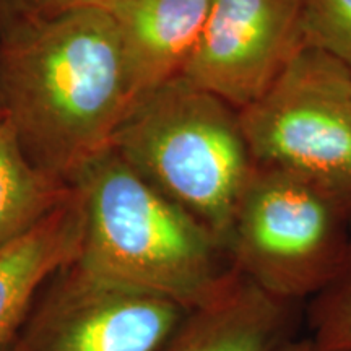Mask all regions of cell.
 I'll list each match as a JSON object with an SVG mask.
<instances>
[{"mask_svg": "<svg viewBox=\"0 0 351 351\" xmlns=\"http://www.w3.org/2000/svg\"><path fill=\"white\" fill-rule=\"evenodd\" d=\"M108 0H33L34 15H52L70 8L85 7V5H103Z\"/></svg>", "mask_w": 351, "mask_h": 351, "instance_id": "5bb4252c", "label": "cell"}, {"mask_svg": "<svg viewBox=\"0 0 351 351\" xmlns=\"http://www.w3.org/2000/svg\"><path fill=\"white\" fill-rule=\"evenodd\" d=\"M239 117L256 165L314 184L351 218V72L343 64L306 44Z\"/></svg>", "mask_w": 351, "mask_h": 351, "instance_id": "5b68a950", "label": "cell"}, {"mask_svg": "<svg viewBox=\"0 0 351 351\" xmlns=\"http://www.w3.org/2000/svg\"><path fill=\"white\" fill-rule=\"evenodd\" d=\"M0 98L29 161L70 184L134 104L111 13L85 5L16 25L0 51Z\"/></svg>", "mask_w": 351, "mask_h": 351, "instance_id": "6da1fadb", "label": "cell"}, {"mask_svg": "<svg viewBox=\"0 0 351 351\" xmlns=\"http://www.w3.org/2000/svg\"><path fill=\"white\" fill-rule=\"evenodd\" d=\"M282 351H315L313 341H311L309 337L307 339H295L289 343H287L282 348Z\"/></svg>", "mask_w": 351, "mask_h": 351, "instance_id": "9a60e30c", "label": "cell"}, {"mask_svg": "<svg viewBox=\"0 0 351 351\" xmlns=\"http://www.w3.org/2000/svg\"><path fill=\"white\" fill-rule=\"evenodd\" d=\"M25 0H0V7L7 8V10H15L20 5H23Z\"/></svg>", "mask_w": 351, "mask_h": 351, "instance_id": "2e32d148", "label": "cell"}, {"mask_svg": "<svg viewBox=\"0 0 351 351\" xmlns=\"http://www.w3.org/2000/svg\"><path fill=\"white\" fill-rule=\"evenodd\" d=\"M298 322V302L269 295L232 269L219 295L189 311L161 351H282Z\"/></svg>", "mask_w": 351, "mask_h": 351, "instance_id": "9c48e42d", "label": "cell"}, {"mask_svg": "<svg viewBox=\"0 0 351 351\" xmlns=\"http://www.w3.org/2000/svg\"><path fill=\"white\" fill-rule=\"evenodd\" d=\"M8 350H10V346H7V348H2L0 351H8Z\"/></svg>", "mask_w": 351, "mask_h": 351, "instance_id": "ac0fdd59", "label": "cell"}, {"mask_svg": "<svg viewBox=\"0 0 351 351\" xmlns=\"http://www.w3.org/2000/svg\"><path fill=\"white\" fill-rule=\"evenodd\" d=\"M82 195L85 274L194 311L219 295L232 267L225 249L111 147L70 181Z\"/></svg>", "mask_w": 351, "mask_h": 351, "instance_id": "7a4b0ae2", "label": "cell"}, {"mask_svg": "<svg viewBox=\"0 0 351 351\" xmlns=\"http://www.w3.org/2000/svg\"><path fill=\"white\" fill-rule=\"evenodd\" d=\"M315 351H351V244L340 270L307 306Z\"/></svg>", "mask_w": 351, "mask_h": 351, "instance_id": "7c38bea8", "label": "cell"}, {"mask_svg": "<svg viewBox=\"0 0 351 351\" xmlns=\"http://www.w3.org/2000/svg\"><path fill=\"white\" fill-rule=\"evenodd\" d=\"M72 184L34 166L0 116V251L38 226L72 195Z\"/></svg>", "mask_w": 351, "mask_h": 351, "instance_id": "8fae6325", "label": "cell"}, {"mask_svg": "<svg viewBox=\"0 0 351 351\" xmlns=\"http://www.w3.org/2000/svg\"><path fill=\"white\" fill-rule=\"evenodd\" d=\"M351 218L314 184L256 165L238 202L225 251L231 267L278 300L322 291L351 244Z\"/></svg>", "mask_w": 351, "mask_h": 351, "instance_id": "277c9868", "label": "cell"}, {"mask_svg": "<svg viewBox=\"0 0 351 351\" xmlns=\"http://www.w3.org/2000/svg\"><path fill=\"white\" fill-rule=\"evenodd\" d=\"M213 0H108L119 29L132 98L181 77L204 33Z\"/></svg>", "mask_w": 351, "mask_h": 351, "instance_id": "ba28073f", "label": "cell"}, {"mask_svg": "<svg viewBox=\"0 0 351 351\" xmlns=\"http://www.w3.org/2000/svg\"><path fill=\"white\" fill-rule=\"evenodd\" d=\"M0 116H3V112H2V98H0Z\"/></svg>", "mask_w": 351, "mask_h": 351, "instance_id": "e0dca14e", "label": "cell"}, {"mask_svg": "<svg viewBox=\"0 0 351 351\" xmlns=\"http://www.w3.org/2000/svg\"><path fill=\"white\" fill-rule=\"evenodd\" d=\"M47 285L8 351H161L189 313L163 296L95 278L75 262Z\"/></svg>", "mask_w": 351, "mask_h": 351, "instance_id": "8992f818", "label": "cell"}, {"mask_svg": "<svg viewBox=\"0 0 351 351\" xmlns=\"http://www.w3.org/2000/svg\"><path fill=\"white\" fill-rule=\"evenodd\" d=\"M111 148L225 249L256 168L238 109L176 77L132 104Z\"/></svg>", "mask_w": 351, "mask_h": 351, "instance_id": "3957f363", "label": "cell"}, {"mask_svg": "<svg viewBox=\"0 0 351 351\" xmlns=\"http://www.w3.org/2000/svg\"><path fill=\"white\" fill-rule=\"evenodd\" d=\"M306 0H213L182 77L232 108L269 90L306 46Z\"/></svg>", "mask_w": 351, "mask_h": 351, "instance_id": "52a82bcc", "label": "cell"}, {"mask_svg": "<svg viewBox=\"0 0 351 351\" xmlns=\"http://www.w3.org/2000/svg\"><path fill=\"white\" fill-rule=\"evenodd\" d=\"M304 38L351 72V0H306Z\"/></svg>", "mask_w": 351, "mask_h": 351, "instance_id": "4fadbf2b", "label": "cell"}, {"mask_svg": "<svg viewBox=\"0 0 351 351\" xmlns=\"http://www.w3.org/2000/svg\"><path fill=\"white\" fill-rule=\"evenodd\" d=\"M83 231L85 208L73 187L59 208L0 251V350L12 345L44 285L80 256Z\"/></svg>", "mask_w": 351, "mask_h": 351, "instance_id": "30bf717a", "label": "cell"}]
</instances>
